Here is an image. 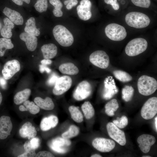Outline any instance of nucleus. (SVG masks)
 <instances>
[{
    "mask_svg": "<svg viewBox=\"0 0 157 157\" xmlns=\"http://www.w3.org/2000/svg\"><path fill=\"white\" fill-rule=\"evenodd\" d=\"M31 93L30 89L26 88L17 92L15 95L14 101L17 105L20 104L28 99Z\"/></svg>",
    "mask_w": 157,
    "mask_h": 157,
    "instance_id": "nucleus-26",
    "label": "nucleus"
},
{
    "mask_svg": "<svg viewBox=\"0 0 157 157\" xmlns=\"http://www.w3.org/2000/svg\"><path fill=\"white\" fill-rule=\"evenodd\" d=\"M24 105H20L19 110L21 111H28L31 114L35 115L39 113L40 108L33 101L27 100L23 104Z\"/></svg>",
    "mask_w": 157,
    "mask_h": 157,
    "instance_id": "nucleus-28",
    "label": "nucleus"
},
{
    "mask_svg": "<svg viewBox=\"0 0 157 157\" xmlns=\"http://www.w3.org/2000/svg\"><path fill=\"white\" fill-rule=\"evenodd\" d=\"M3 22L4 25L1 31V35L4 38H10L12 35L11 31L14 27V24L7 17L3 19Z\"/></svg>",
    "mask_w": 157,
    "mask_h": 157,
    "instance_id": "nucleus-25",
    "label": "nucleus"
},
{
    "mask_svg": "<svg viewBox=\"0 0 157 157\" xmlns=\"http://www.w3.org/2000/svg\"><path fill=\"white\" fill-rule=\"evenodd\" d=\"M72 84V80L70 77L64 76L59 77L54 85L53 93L56 95L63 94L69 89Z\"/></svg>",
    "mask_w": 157,
    "mask_h": 157,
    "instance_id": "nucleus-9",
    "label": "nucleus"
},
{
    "mask_svg": "<svg viewBox=\"0 0 157 157\" xmlns=\"http://www.w3.org/2000/svg\"><path fill=\"white\" fill-rule=\"evenodd\" d=\"M92 3L90 0H81L76 10L79 18L83 21L90 19L92 17L91 11Z\"/></svg>",
    "mask_w": 157,
    "mask_h": 157,
    "instance_id": "nucleus-14",
    "label": "nucleus"
},
{
    "mask_svg": "<svg viewBox=\"0 0 157 157\" xmlns=\"http://www.w3.org/2000/svg\"><path fill=\"white\" fill-rule=\"evenodd\" d=\"M77 0H67L64 2V4L66 5V8L68 10H70L78 3Z\"/></svg>",
    "mask_w": 157,
    "mask_h": 157,
    "instance_id": "nucleus-42",
    "label": "nucleus"
},
{
    "mask_svg": "<svg viewBox=\"0 0 157 157\" xmlns=\"http://www.w3.org/2000/svg\"><path fill=\"white\" fill-rule=\"evenodd\" d=\"M125 22L129 26L136 28H142L149 24L150 20L148 16L140 12H132L127 14Z\"/></svg>",
    "mask_w": 157,
    "mask_h": 157,
    "instance_id": "nucleus-1",
    "label": "nucleus"
},
{
    "mask_svg": "<svg viewBox=\"0 0 157 157\" xmlns=\"http://www.w3.org/2000/svg\"><path fill=\"white\" fill-rule=\"evenodd\" d=\"M134 92V89L131 86L126 85L122 90V97L126 102L130 101L132 99Z\"/></svg>",
    "mask_w": 157,
    "mask_h": 157,
    "instance_id": "nucleus-35",
    "label": "nucleus"
},
{
    "mask_svg": "<svg viewBox=\"0 0 157 157\" xmlns=\"http://www.w3.org/2000/svg\"></svg>",
    "mask_w": 157,
    "mask_h": 157,
    "instance_id": "nucleus-56",
    "label": "nucleus"
},
{
    "mask_svg": "<svg viewBox=\"0 0 157 157\" xmlns=\"http://www.w3.org/2000/svg\"><path fill=\"white\" fill-rule=\"evenodd\" d=\"M92 88L91 84L86 81H83L77 86L73 94L74 98L77 101H81L91 94Z\"/></svg>",
    "mask_w": 157,
    "mask_h": 157,
    "instance_id": "nucleus-10",
    "label": "nucleus"
},
{
    "mask_svg": "<svg viewBox=\"0 0 157 157\" xmlns=\"http://www.w3.org/2000/svg\"><path fill=\"white\" fill-rule=\"evenodd\" d=\"M3 77L0 76V86L3 89H5L7 86V82Z\"/></svg>",
    "mask_w": 157,
    "mask_h": 157,
    "instance_id": "nucleus-48",
    "label": "nucleus"
},
{
    "mask_svg": "<svg viewBox=\"0 0 157 157\" xmlns=\"http://www.w3.org/2000/svg\"><path fill=\"white\" fill-rule=\"evenodd\" d=\"M24 30L25 32L35 36H38L40 34L39 29L36 28L35 20L33 17H30L27 20Z\"/></svg>",
    "mask_w": 157,
    "mask_h": 157,
    "instance_id": "nucleus-27",
    "label": "nucleus"
},
{
    "mask_svg": "<svg viewBox=\"0 0 157 157\" xmlns=\"http://www.w3.org/2000/svg\"><path fill=\"white\" fill-rule=\"evenodd\" d=\"M118 1H121V3L122 4H123V0H117Z\"/></svg>",
    "mask_w": 157,
    "mask_h": 157,
    "instance_id": "nucleus-55",
    "label": "nucleus"
},
{
    "mask_svg": "<svg viewBox=\"0 0 157 157\" xmlns=\"http://www.w3.org/2000/svg\"><path fill=\"white\" fill-rule=\"evenodd\" d=\"M106 78L104 81V88L103 94V97L106 100H108L112 98L118 91L115 85L114 80L110 79L109 77Z\"/></svg>",
    "mask_w": 157,
    "mask_h": 157,
    "instance_id": "nucleus-17",
    "label": "nucleus"
},
{
    "mask_svg": "<svg viewBox=\"0 0 157 157\" xmlns=\"http://www.w3.org/2000/svg\"><path fill=\"white\" fill-rule=\"evenodd\" d=\"M147 46V41L144 38H135L127 44L125 48V52L129 56H136L145 51Z\"/></svg>",
    "mask_w": 157,
    "mask_h": 157,
    "instance_id": "nucleus-4",
    "label": "nucleus"
},
{
    "mask_svg": "<svg viewBox=\"0 0 157 157\" xmlns=\"http://www.w3.org/2000/svg\"><path fill=\"white\" fill-rule=\"evenodd\" d=\"M59 69L62 74L69 75H75L79 72L78 67L73 63H71L61 64L60 66Z\"/></svg>",
    "mask_w": 157,
    "mask_h": 157,
    "instance_id": "nucleus-24",
    "label": "nucleus"
},
{
    "mask_svg": "<svg viewBox=\"0 0 157 157\" xmlns=\"http://www.w3.org/2000/svg\"><path fill=\"white\" fill-rule=\"evenodd\" d=\"M156 140L153 136L147 134H143L137 138V141L141 151L144 153H148L151 147L155 142Z\"/></svg>",
    "mask_w": 157,
    "mask_h": 157,
    "instance_id": "nucleus-15",
    "label": "nucleus"
},
{
    "mask_svg": "<svg viewBox=\"0 0 157 157\" xmlns=\"http://www.w3.org/2000/svg\"><path fill=\"white\" fill-rule=\"evenodd\" d=\"M41 50L44 59H51L56 55L58 49L53 44L49 43L43 45L41 48Z\"/></svg>",
    "mask_w": 157,
    "mask_h": 157,
    "instance_id": "nucleus-22",
    "label": "nucleus"
},
{
    "mask_svg": "<svg viewBox=\"0 0 157 157\" xmlns=\"http://www.w3.org/2000/svg\"><path fill=\"white\" fill-rule=\"evenodd\" d=\"M89 60L94 65L103 69L107 68L110 63L108 56L102 50H97L92 53L90 56Z\"/></svg>",
    "mask_w": 157,
    "mask_h": 157,
    "instance_id": "nucleus-6",
    "label": "nucleus"
},
{
    "mask_svg": "<svg viewBox=\"0 0 157 157\" xmlns=\"http://www.w3.org/2000/svg\"><path fill=\"white\" fill-rule=\"evenodd\" d=\"M106 129L110 137L122 146L126 143L124 132L120 130L113 123L109 122L106 125Z\"/></svg>",
    "mask_w": 157,
    "mask_h": 157,
    "instance_id": "nucleus-8",
    "label": "nucleus"
},
{
    "mask_svg": "<svg viewBox=\"0 0 157 157\" xmlns=\"http://www.w3.org/2000/svg\"><path fill=\"white\" fill-rule=\"evenodd\" d=\"M50 3L53 5L54 8L53 10L54 15L56 17H60L63 15L61 8L63 4L60 0H49Z\"/></svg>",
    "mask_w": 157,
    "mask_h": 157,
    "instance_id": "nucleus-34",
    "label": "nucleus"
},
{
    "mask_svg": "<svg viewBox=\"0 0 157 157\" xmlns=\"http://www.w3.org/2000/svg\"><path fill=\"white\" fill-rule=\"evenodd\" d=\"M79 132V128L74 125H71L69 129L62 135V138L69 139L77 135Z\"/></svg>",
    "mask_w": 157,
    "mask_h": 157,
    "instance_id": "nucleus-36",
    "label": "nucleus"
},
{
    "mask_svg": "<svg viewBox=\"0 0 157 157\" xmlns=\"http://www.w3.org/2000/svg\"><path fill=\"white\" fill-rule=\"evenodd\" d=\"M92 145L98 151L102 152H110L114 149L115 144L111 139L98 138L93 140Z\"/></svg>",
    "mask_w": 157,
    "mask_h": 157,
    "instance_id": "nucleus-11",
    "label": "nucleus"
},
{
    "mask_svg": "<svg viewBox=\"0 0 157 157\" xmlns=\"http://www.w3.org/2000/svg\"><path fill=\"white\" fill-rule=\"evenodd\" d=\"M16 4L21 6L23 4L24 1L27 4H29L30 2V0H12Z\"/></svg>",
    "mask_w": 157,
    "mask_h": 157,
    "instance_id": "nucleus-49",
    "label": "nucleus"
},
{
    "mask_svg": "<svg viewBox=\"0 0 157 157\" xmlns=\"http://www.w3.org/2000/svg\"><path fill=\"white\" fill-rule=\"evenodd\" d=\"M131 2L136 6L148 8L151 3V0H131Z\"/></svg>",
    "mask_w": 157,
    "mask_h": 157,
    "instance_id": "nucleus-39",
    "label": "nucleus"
},
{
    "mask_svg": "<svg viewBox=\"0 0 157 157\" xmlns=\"http://www.w3.org/2000/svg\"><path fill=\"white\" fill-rule=\"evenodd\" d=\"M36 157H53L54 155L51 153L47 151H41L38 152L35 155Z\"/></svg>",
    "mask_w": 157,
    "mask_h": 157,
    "instance_id": "nucleus-44",
    "label": "nucleus"
},
{
    "mask_svg": "<svg viewBox=\"0 0 157 157\" xmlns=\"http://www.w3.org/2000/svg\"><path fill=\"white\" fill-rule=\"evenodd\" d=\"M35 150L30 151H25L23 154L18 156V157H33L36 155Z\"/></svg>",
    "mask_w": 157,
    "mask_h": 157,
    "instance_id": "nucleus-45",
    "label": "nucleus"
},
{
    "mask_svg": "<svg viewBox=\"0 0 157 157\" xmlns=\"http://www.w3.org/2000/svg\"><path fill=\"white\" fill-rule=\"evenodd\" d=\"M119 107L117 100L115 99H113L106 104L105 112L108 116H113L115 115L114 113Z\"/></svg>",
    "mask_w": 157,
    "mask_h": 157,
    "instance_id": "nucleus-29",
    "label": "nucleus"
},
{
    "mask_svg": "<svg viewBox=\"0 0 157 157\" xmlns=\"http://www.w3.org/2000/svg\"><path fill=\"white\" fill-rule=\"evenodd\" d=\"M69 110L72 119L74 121L81 123L83 121V115L77 107L74 106H70L69 108Z\"/></svg>",
    "mask_w": 157,
    "mask_h": 157,
    "instance_id": "nucleus-32",
    "label": "nucleus"
},
{
    "mask_svg": "<svg viewBox=\"0 0 157 157\" xmlns=\"http://www.w3.org/2000/svg\"><path fill=\"white\" fill-rule=\"evenodd\" d=\"M81 109L86 119H90L94 116L95 113L94 109L89 101L85 102L81 106Z\"/></svg>",
    "mask_w": 157,
    "mask_h": 157,
    "instance_id": "nucleus-30",
    "label": "nucleus"
},
{
    "mask_svg": "<svg viewBox=\"0 0 157 157\" xmlns=\"http://www.w3.org/2000/svg\"><path fill=\"white\" fill-rule=\"evenodd\" d=\"M54 38L61 46L68 47L73 43L74 38L70 31L65 26L61 25L55 26L53 30Z\"/></svg>",
    "mask_w": 157,
    "mask_h": 157,
    "instance_id": "nucleus-2",
    "label": "nucleus"
},
{
    "mask_svg": "<svg viewBox=\"0 0 157 157\" xmlns=\"http://www.w3.org/2000/svg\"><path fill=\"white\" fill-rule=\"evenodd\" d=\"M58 117L55 115H51L43 118L41 121L40 128L43 131H48L55 127L58 123Z\"/></svg>",
    "mask_w": 157,
    "mask_h": 157,
    "instance_id": "nucleus-21",
    "label": "nucleus"
},
{
    "mask_svg": "<svg viewBox=\"0 0 157 157\" xmlns=\"http://www.w3.org/2000/svg\"><path fill=\"white\" fill-rule=\"evenodd\" d=\"M3 12L14 24L17 25L23 24V18L19 12L7 7L5 8Z\"/></svg>",
    "mask_w": 157,
    "mask_h": 157,
    "instance_id": "nucleus-20",
    "label": "nucleus"
},
{
    "mask_svg": "<svg viewBox=\"0 0 157 157\" xmlns=\"http://www.w3.org/2000/svg\"><path fill=\"white\" fill-rule=\"evenodd\" d=\"M39 70L41 73L46 72L47 73H49L51 71V70L50 69L47 67L45 65L42 64L39 65Z\"/></svg>",
    "mask_w": 157,
    "mask_h": 157,
    "instance_id": "nucleus-47",
    "label": "nucleus"
},
{
    "mask_svg": "<svg viewBox=\"0 0 157 157\" xmlns=\"http://www.w3.org/2000/svg\"><path fill=\"white\" fill-rule=\"evenodd\" d=\"M157 113V98L153 97L149 98L144 103L141 111L142 117L146 120L153 118Z\"/></svg>",
    "mask_w": 157,
    "mask_h": 157,
    "instance_id": "nucleus-7",
    "label": "nucleus"
},
{
    "mask_svg": "<svg viewBox=\"0 0 157 157\" xmlns=\"http://www.w3.org/2000/svg\"><path fill=\"white\" fill-rule=\"evenodd\" d=\"M42 64L44 65H47L51 64L52 63V61L49 59H44L41 61Z\"/></svg>",
    "mask_w": 157,
    "mask_h": 157,
    "instance_id": "nucleus-50",
    "label": "nucleus"
},
{
    "mask_svg": "<svg viewBox=\"0 0 157 157\" xmlns=\"http://www.w3.org/2000/svg\"><path fill=\"white\" fill-rule=\"evenodd\" d=\"M115 77L120 81L126 82L132 79V76L128 73L121 70H115L113 72Z\"/></svg>",
    "mask_w": 157,
    "mask_h": 157,
    "instance_id": "nucleus-33",
    "label": "nucleus"
},
{
    "mask_svg": "<svg viewBox=\"0 0 157 157\" xmlns=\"http://www.w3.org/2000/svg\"><path fill=\"white\" fill-rule=\"evenodd\" d=\"M20 39L24 41L28 50L32 51L37 48L38 39L36 36L26 32L22 33L19 35Z\"/></svg>",
    "mask_w": 157,
    "mask_h": 157,
    "instance_id": "nucleus-18",
    "label": "nucleus"
},
{
    "mask_svg": "<svg viewBox=\"0 0 157 157\" xmlns=\"http://www.w3.org/2000/svg\"><path fill=\"white\" fill-rule=\"evenodd\" d=\"M113 123L119 129H123L127 125L128 119L126 116L123 115L121 118L117 117L116 119L113 121Z\"/></svg>",
    "mask_w": 157,
    "mask_h": 157,
    "instance_id": "nucleus-38",
    "label": "nucleus"
},
{
    "mask_svg": "<svg viewBox=\"0 0 157 157\" xmlns=\"http://www.w3.org/2000/svg\"><path fill=\"white\" fill-rule=\"evenodd\" d=\"M37 11L42 13L47 10L48 4L47 0H37L34 6Z\"/></svg>",
    "mask_w": 157,
    "mask_h": 157,
    "instance_id": "nucleus-37",
    "label": "nucleus"
},
{
    "mask_svg": "<svg viewBox=\"0 0 157 157\" xmlns=\"http://www.w3.org/2000/svg\"><path fill=\"white\" fill-rule=\"evenodd\" d=\"M105 3L111 6L115 10H117L119 8V5L117 0H104Z\"/></svg>",
    "mask_w": 157,
    "mask_h": 157,
    "instance_id": "nucleus-40",
    "label": "nucleus"
},
{
    "mask_svg": "<svg viewBox=\"0 0 157 157\" xmlns=\"http://www.w3.org/2000/svg\"><path fill=\"white\" fill-rule=\"evenodd\" d=\"M137 86L140 94L143 95H150L154 93L157 89V81L154 78L142 75L138 79Z\"/></svg>",
    "mask_w": 157,
    "mask_h": 157,
    "instance_id": "nucleus-3",
    "label": "nucleus"
},
{
    "mask_svg": "<svg viewBox=\"0 0 157 157\" xmlns=\"http://www.w3.org/2000/svg\"><path fill=\"white\" fill-rule=\"evenodd\" d=\"M2 100V96L0 91V105H1Z\"/></svg>",
    "mask_w": 157,
    "mask_h": 157,
    "instance_id": "nucleus-53",
    "label": "nucleus"
},
{
    "mask_svg": "<svg viewBox=\"0 0 157 157\" xmlns=\"http://www.w3.org/2000/svg\"><path fill=\"white\" fill-rule=\"evenodd\" d=\"M14 45L11 40L5 38H0V56H3L7 49L13 48Z\"/></svg>",
    "mask_w": 157,
    "mask_h": 157,
    "instance_id": "nucleus-31",
    "label": "nucleus"
},
{
    "mask_svg": "<svg viewBox=\"0 0 157 157\" xmlns=\"http://www.w3.org/2000/svg\"><path fill=\"white\" fill-rule=\"evenodd\" d=\"M105 32L108 38L115 41L123 40L127 34L126 30L123 26L116 23L108 25L105 28Z\"/></svg>",
    "mask_w": 157,
    "mask_h": 157,
    "instance_id": "nucleus-5",
    "label": "nucleus"
},
{
    "mask_svg": "<svg viewBox=\"0 0 157 157\" xmlns=\"http://www.w3.org/2000/svg\"><path fill=\"white\" fill-rule=\"evenodd\" d=\"M34 100L39 108L44 110H51L53 109L55 107L52 99L49 97H46L45 99L37 97L34 98Z\"/></svg>",
    "mask_w": 157,
    "mask_h": 157,
    "instance_id": "nucleus-23",
    "label": "nucleus"
},
{
    "mask_svg": "<svg viewBox=\"0 0 157 157\" xmlns=\"http://www.w3.org/2000/svg\"><path fill=\"white\" fill-rule=\"evenodd\" d=\"M24 147L25 151H30L35 150L33 149L31 146L30 140H27L25 142Z\"/></svg>",
    "mask_w": 157,
    "mask_h": 157,
    "instance_id": "nucleus-46",
    "label": "nucleus"
},
{
    "mask_svg": "<svg viewBox=\"0 0 157 157\" xmlns=\"http://www.w3.org/2000/svg\"><path fill=\"white\" fill-rule=\"evenodd\" d=\"M59 78V76L56 74H52L47 80V84L49 86H52L55 85L56 81Z\"/></svg>",
    "mask_w": 157,
    "mask_h": 157,
    "instance_id": "nucleus-41",
    "label": "nucleus"
},
{
    "mask_svg": "<svg viewBox=\"0 0 157 157\" xmlns=\"http://www.w3.org/2000/svg\"><path fill=\"white\" fill-rule=\"evenodd\" d=\"M71 143V141L69 139L58 137L51 140L49 145L54 151L58 153L64 154L67 151V147L70 146Z\"/></svg>",
    "mask_w": 157,
    "mask_h": 157,
    "instance_id": "nucleus-12",
    "label": "nucleus"
},
{
    "mask_svg": "<svg viewBox=\"0 0 157 157\" xmlns=\"http://www.w3.org/2000/svg\"><path fill=\"white\" fill-rule=\"evenodd\" d=\"M31 145L32 148L36 150L38 148L40 145V140L38 138L34 137L30 140Z\"/></svg>",
    "mask_w": 157,
    "mask_h": 157,
    "instance_id": "nucleus-43",
    "label": "nucleus"
},
{
    "mask_svg": "<svg viewBox=\"0 0 157 157\" xmlns=\"http://www.w3.org/2000/svg\"><path fill=\"white\" fill-rule=\"evenodd\" d=\"M20 136L23 138H27L28 139L35 137L37 132L35 127L32 123L27 122L24 123L19 130Z\"/></svg>",
    "mask_w": 157,
    "mask_h": 157,
    "instance_id": "nucleus-19",
    "label": "nucleus"
},
{
    "mask_svg": "<svg viewBox=\"0 0 157 157\" xmlns=\"http://www.w3.org/2000/svg\"><path fill=\"white\" fill-rule=\"evenodd\" d=\"M142 157H151V156H142Z\"/></svg>",
    "mask_w": 157,
    "mask_h": 157,
    "instance_id": "nucleus-54",
    "label": "nucleus"
},
{
    "mask_svg": "<svg viewBox=\"0 0 157 157\" xmlns=\"http://www.w3.org/2000/svg\"><path fill=\"white\" fill-rule=\"evenodd\" d=\"M155 126L156 130V131H157V117H156L155 118Z\"/></svg>",
    "mask_w": 157,
    "mask_h": 157,
    "instance_id": "nucleus-52",
    "label": "nucleus"
},
{
    "mask_svg": "<svg viewBox=\"0 0 157 157\" xmlns=\"http://www.w3.org/2000/svg\"><path fill=\"white\" fill-rule=\"evenodd\" d=\"M91 157H101L102 156L100 154H95L92 155Z\"/></svg>",
    "mask_w": 157,
    "mask_h": 157,
    "instance_id": "nucleus-51",
    "label": "nucleus"
},
{
    "mask_svg": "<svg viewBox=\"0 0 157 157\" xmlns=\"http://www.w3.org/2000/svg\"><path fill=\"white\" fill-rule=\"evenodd\" d=\"M20 65L16 60L7 61L4 65L2 72L3 78L6 80L11 78L17 72L19 71Z\"/></svg>",
    "mask_w": 157,
    "mask_h": 157,
    "instance_id": "nucleus-13",
    "label": "nucleus"
},
{
    "mask_svg": "<svg viewBox=\"0 0 157 157\" xmlns=\"http://www.w3.org/2000/svg\"><path fill=\"white\" fill-rule=\"evenodd\" d=\"M13 124L10 118L3 115L0 118V139H6L10 134Z\"/></svg>",
    "mask_w": 157,
    "mask_h": 157,
    "instance_id": "nucleus-16",
    "label": "nucleus"
}]
</instances>
